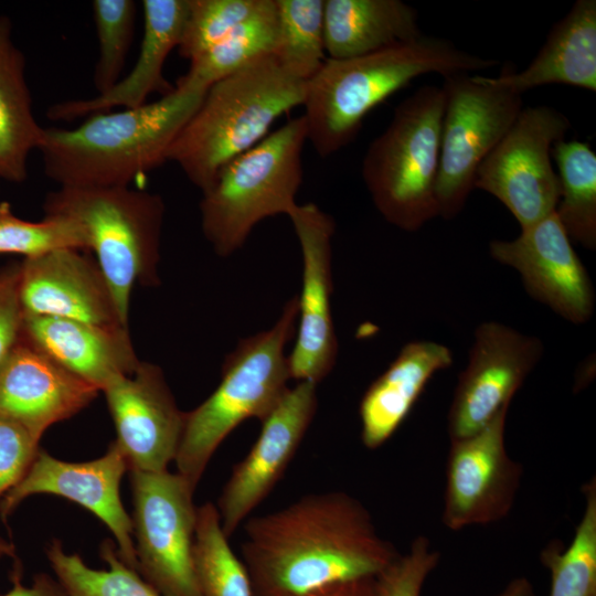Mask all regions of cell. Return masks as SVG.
<instances>
[{
	"label": "cell",
	"instance_id": "cell-28",
	"mask_svg": "<svg viewBox=\"0 0 596 596\" xmlns=\"http://www.w3.org/2000/svg\"><path fill=\"white\" fill-rule=\"evenodd\" d=\"M277 40L276 0L228 33L200 56L190 61L178 87L207 91L217 81L233 74L251 61L274 53Z\"/></svg>",
	"mask_w": 596,
	"mask_h": 596
},
{
	"label": "cell",
	"instance_id": "cell-24",
	"mask_svg": "<svg viewBox=\"0 0 596 596\" xmlns=\"http://www.w3.org/2000/svg\"><path fill=\"white\" fill-rule=\"evenodd\" d=\"M496 86L518 94L544 85L562 84L596 92V1L577 0L550 30L546 40L521 72L504 66Z\"/></svg>",
	"mask_w": 596,
	"mask_h": 596
},
{
	"label": "cell",
	"instance_id": "cell-9",
	"mask_svg": "<svg viewBox=\"0 0 596 596\" xmlns=\"http://www.w3.org/2000/svg\"><path fill=\"white\" fill-rule=\"evenodd\" d=\"M445 94L436 181L438 216L456 217L473 190L477 169L523 109L522 95L486 76H444Z\"/></svg>",
	"mask_w": 596,
	"mask_h": 596
},
{
	"label": "cell",
	"instance_id": "cell-42",
	"mask_svg": "<svg viewBox=\"0 0 596 596\" xmlns=\"http://www.w3.org/2000/svg\"><path fill=\"white\" fill-rule=\"evenodd\" d=\"M4 557L14 558L15 547L11 542L0 536V560Z\"/></svg>",
	"mask_w": 596,
	"mask_h": 596
},
{
	"label": "cell",
	"instance_id": "cell-32",
	"mask_svg": "<svg viewBox=\"0 0 596 596\" xmlns=\"http://www.w3.org/2000/svg\"><path fill=\"white\" fill-rule=\"evenodd\" d=\"M274 55L292 76L307 82L320 68L324 50V0H276Z\"/></svg>",
	"mask_w": 596,
	"mask_h": 596
},
{
	"label": "cell",
	"instance_id": "cell-34",
	"mask_svg": "<svg viewBox=\"0 0 596 596\" xmlns=\"http://www.w3.org/2000/svg\"><path fill=\"white\" fill-rule=\"evenodd\" d=\"M136 8L132 0H95L92 3L98 42L93 82L98 94L110 89L123 77L134 39Z\"/></svg>",
	"mask_w": 596,
	"mask_h": 596
},
{
	"label": "cell",
	"instance_id": "cell-40",
	"mask_svg": "<svg viewBox=\"0 0 596 596\" xmlns=\"http://www.w3.org/2000/svg\"><path fill=\"white\" fill-rule=\"evenodd\" d=\"M309 596H377L375 577L341 583Z\"/></svg>",
	"mask_w": 596,
	"mask_h": 596
},
{
	"label": "cell",
	"instance_id": "cell-12",
	"mask_svg": "<svg viewBox=\"0 0 596 596\" xmlns=\"http://www.w3.org/2000/svg\"><path fill=\"white\" fill-rule=\"evenodd\" d=\"M543 352L538 337L498 321L480 323L449 406L450 440L476 434L511 405Z\"/></svg>",
	"mask_w": 596,
	"mask_h": 596
},
{
	"label": "cell",
	"instance_id": "cell-37",
	"mask_svg": "<svg viewBox=\"0 0 596 596\" xmlns=\"http://www.w3.org/2000/svg\"><path fill=\"white\" fill-rule=\"evenodd\" d=\"M39 449V440L0 416V499L22 479Z\"/></svg>",
	"mask_w": 596,
	"mask_h": 596
},
{
	"label": "cell",
	"instance_id": "cell-27",
	"mask_svg": "<svg viewBox=\"0 0 596 596\" xmlns=\"http://www.w3.org/2000/svg\"><path fill=\"white\" fill-rule=\"evenodd\" d=\"M560 198L555 214L572 242L596 248V153L588 142L562 139L552 147Z\"/></svg>",
	"mask_w": 596,
	"mask_h": 596
},
{
	"label": "cell",
	"instance_id": "cell-33",
	"mask_svg": "<svg viewBox=\"0 0 596 596\" xmlns=\"http://www.w3.org/2000/svg\"><path fill=\"white\" fill-rule=\"evenodd\" d=\"M87 251L83 230L73 220L61 215H44L39 222L25 221L0 203V254L39 257L60 249Z\"/></svg>",
	"mask_w": 596,
	"mask_h": 596
},
{
	"label": "cell",
	"instance_id": "cell-22",
	"mask_svg": "<svg viewBox=\"0 0 596 596\" xmlns=\"http://www.w3.org/2000/svg\"><path fill=\"white\" fill-rule=\"evenodd\" d=\"M20 338L99 392L140 363L126 327L23 315Z\"/></svg>",
	"mask_w": 596,
	"mask_h": 596
},
{
	"label": "cell",
	"instance_id": "cell-30",
	"mask_svg": "<svg viewBox=\"0 0 596 596\" xmlns=\"http://www.w3.org/2000/svg\"><path fill=\"white\" fill-rule=\"evenodd\" d=\"M585 508L570 545L554 540L540 553L551 574L550 596H596V481L583 486Z\"/></svg>",
	"mask_w": 596,
	"mask_h": 596
},
{
	"label": "cell",
	"instance_id": "cell-4",
	"mask_svg": "<svg viewBox=\"0 0 596 596\" xmlns=\"http://www.w3.org/2000/svg\"><path fill=\"white\" fill-rule=\"evenodd\" d=\"M305 85L273 53L251 61L207 88L167 160L203 193L228 162L262 141L280 116L302 106Z\"/></svg>",
	"mask_w": 596,
	"mask_h": 596
},
{
	"label": "cell",
	"instance_id": "cell-36",
	"mask_svg": "<svg viewBox=\"0 0 596 596\" xmlns=\"http://www.w3.org/2000/svg\"><path fill=\"white\" fill-rule=\"evenodd\" d=\"M439 560V552L426 536L415 538L408 552L400 554L375 577L377 596H421Z\"/></svg>",
	"mask_w": 596,
	"mask_h": 596
},
{
	"label": "cell",
	"instance_id": "cell-35",
	"mask_svg": "<svg viewBox=\"0 0 596 596\" xmlns=\"http://www.w3.org/2000/svg\"><path fill=\"white\" fill-rule=\"evenodd\" d=\"M267 0H188V14L178 46L189 62L200 56L244 21L260 11Z\"/></svg>",
	"mask_w": 596,
	"mask_h": 596
},
{
	"label": "cell",
	"instance_id": "cell-17",
	"mask_svg": "<svg viewBox=\"0 0 596 596\" xmlns=\"http://www.w3.org/2000/svg\"><path fill=\"white\" fill-rule=\"evenodd\" d=\"M491 257L518 272L526 292L574 324L594 315L595 290L555 213L522 228L513 240L489 243Z\"/></svg>",
	"mask_w": 596,
	"mask_h": 596
},
{
	"label": "cell",
	"instance_id": "cell-38",
	"mask_svg": "<svg viewBox=\"0 0 596 596\" xmlns=\"http://www.w3.org/2000/svg\"><path fill=\"white\" fill-rule=\"evenodd\" d=\"M20 263L0 268V366L19 342L23 311L19 300Z\"/></svg>",
	"mask_w": 596,
	"mask_h": 596
},
{
	"label": "cell",
	"instance_id": "cell-13",
	"mask_svg": "<svg viewBox=\"0 0 596 596\" xmlns=\"http://www.w3.org/2000/svg\"><path fill=\"white\" fill-rule=\"evenodd\" d=\"M509 406L476 434L450 440L441 521L453 531L504 519L521 486L523 467L505 447Z\"/></svg>",
	"mask_w": 596,
	"mask_h": 596
},
{
	"label": "cell",
	"instance_id": "cell-29",
	"mask_svg": "<svg viewBox=\"0 0 596 596\" xmlns=\"http://www.w3.org/2000/svg\"><path fill=\"white\" fill-rule=\"evenodd\" d=\"M46 557L68 596H161L120 558L111 540L100 545L106 570L92 568L78 554L67 553L56 539L47 545Z\"/></svg>",
	"mask_w": 596,
	"mask_h": 596
},
{
	"label": "cell",
	"instance_id": "cell-25",
	"mask_svg": "<svg viewBox=\"0 0 596 596\" xmlns=\"http://www.w3.org/2000/svg\"><path fill=\"white\" fill-rule=\"evenodd\" d=\"M323 22L330 58L366 55L424 35L417 10L401 0H324Z\"/></svg>",
	"mask_w": 596,
	"mask_h": 596
},
{
	"label": "cell",
	"instance_id": "cell-10",
	"mask_svg": "<svg viewBox=\"0 0 596 596\" xmlns=\"http://www.w3.org/2000/svg\"><path fill=\"white\" fill-rule=\"evenodd\" d=\"M137 572L161 596H202L194 566L195 489L178 472H130Z\"/></svg>",
	"mask_w": 596,
	"mask_h": 596
},
{
	"label": "cell",
	"instance_id": "cell-20",
	"mask_svg": "<svg viewBox=\"0 0 596 596\" xmlns=\"http://www.w3.org/2000/svg\"><path fill=\"white\" fill-rule=\"evenodd\" d=\"M99 391L21 338L0 366V416L36 440L87 407Z\"/></svg>",
	"mask_w": 596,
	"mask_h": 596
},
{
	"label": "cell",
	"instance_id": "cell-15",
	"mask_svg": "<svg viewBox=\"0 0 596 596\" xmlns=\"http://www.w3.org/2000/svg\"><path fill=\"white\" fill-rule=\"evenodd\" d=\"M317 386L301 381L260 421L259 435L232 469L215 504L230 539L269 496L295 457L318 408Z\"/></svg>",
	"mask_w": 596,
	"mask_h": 596
},
{
	"label": "cell",
	"instance_id": "cell-2",
	"mask_svg": "<svg viewBox=\"0 0 596 596\" xmlns=\"http://www.w3.org/2000/svg\"><path fill=\"white\" fill-rule=\"evenodd\" d=\"M206 91L178 87L136 108L94 114L72 129L44 128V174L67 188L130 187L167 160Z\"/></svg>",
	"mask_w": 596,
	"mask_h": 596
},
{
	"label": "cell",
	"instance_id": "cell-39",
	"mask_svg": "<svg viewBox=\"0 0 596 596\" xmlns=\"http://www.w3.org/2000/svg\"><path fill=\"white\" fill-rule=\"evenodd\" d=\"M0 596H68L61 583L46 573H39L34 576L30 586H25L21 581L19 567L13 571L12 587Z\"/></svg>",
	"mask_w": 596,
	"mask_h": 596
},
{
	"label": "cell",
	"instance_id": "cell-23",
	"mask_svg": "<svg viewBox=\"0 0 596 596\" xmlns=\"http://www.w3.org/2000/svg\"><path fill=\"white\" fill-rule=\"evenodd\" d=\"M453 351L429 340L407 342L364 392L360 405L361 441L383 446L404 423L434 375L450 368Z\"/></svg>",
	"mask_w": 596,
	"mask_h": 596
},
{
	"label": "cell",
	"instance_id": "cell-19",
	"mask_svg": "<svg viewBox=\"0 0 596 596\" xmlns=\"http://www.w3.org/2000/svg\"><path fill=\"white\" fill-rule=\"evenodd\" d=\"M82 249H60L20 262L23 315L126 327L96 259Z\"/></svg>",
	"mask_w": 596,
	"mask_h": 596
},
{
	"label": "cell",
	"instance_id": "cell-6",
	"mask_svg": "<svg viewBox=\"0 0 596 596\" xmlns=\"http://www.w3.org/2000/svg\"><path fill=\"white\" fill-rule=\"evenodd\" d=\"M44 215L73 220L95 254L123 322L129 324L136 285L158 287L166 206L159 194L130 187H57L43 202Z\"/></svg>",
	"mask_w": 596,
	"mask_h": 596
},
{
	"label": "cell",
	"instance_id": "cell-41",
	"mask_svg": "<svg viewBox=\"0 0 596 596\" xmlns=\"http://www.w3.org/2000/svg\"><path fill=\"white\" fill-rule=\"evenodd\" d=\"M493 596H535L532 583L526 577L510 581L503 589Z\"/></svg>",
	"mask_w": 596,
	"mask_h": 596
},
{
	"label": "cell",
	"instance_id": "cell-8",
	"mask_svg": "<svg viewBox=\"0 0 596 596\" xmlns=\"http://www.w3.org/2000/svg\"><path fill=\"white\" fill-rule=\"evenodd\" d=\"M307 129L301 116L228 162L200 202L201 228L216 255L228 257L263 220L298 204Z\"/></svg>",
	"mask_w": 596,
	"mask_h": 596
},
{
	"label": "cell",
	"instance_id": "cell-7",
	"mask_svg": "<svg viewBox=\"0 0 596 596\" xmlns=\"http://www.w3.org/2000/svg\"><path fill=\"white\" fill-rule=\"evenodd\" d=\"M445 94L425 85L403 99L392 120L369 145L361 175L390 224L415 232L438 216L436 181Z\"/></svg>",
	"mask_w": 596,
	"mask_h": 596
},
{
	"label": "cell",
	"instance_id": "cell-11",
	"mask_svg": "<svg viewBox=\"0 0 596 596\" xmlns=\"http://www.w3.org/2000/svg\"><path fill=\"white\" fill-rule=\"evenodd\" d=\"M571 129L550 106L523 107L507 134L477 169L473 189L498 199L521 230L555 212L560 198L551 151Z\"/></svg>",
	"mask_w": 596,
	"mask_h": 596
},
{
	"label": "cell",
	"instance_id": "cell-1",
	"mask_svg": "<svg viewBox=\"0 0 596 596\" xmlns=\"http://www.w3.org/2000/svg\"><path fill=\"white\" fill-rule=\"evenodd\" d=\"M242 526L240 557L254 596H309L374 578L400 555L366 507L340 490L305 494Z\"/></svg>",
	"mask_w": 596,
	"mask_h": 596
},
{
	"label": "cell",
	"instance_id": "cell-26",
	"mask_svg": "<svg viewBox=\"0 0 596 596\" xmlns=\"http://www.w3.org/2000/svg\"><path fill=\"white\" fill-rule=\"evenodd\" d=\"M44 136L33 114L25 79V60L11 35V22L0 17V179L21 183L28 158Z\"/></svg>",
	"mask_w": 596,
	"mask_h": 596
},
{
	"label": "cell",
	"instance_id": "cell-21",
	"mask_svg": "<svg viewBox=\"0 0 596 596\" xmlns=\"http://www.w3.org/2000/svg\"><path fill=\"white\" fill-rule=\"evenodd\" d=\"M143 31L137 61L128 75L110 89L88 99L58 102L46 111L51 120L72 121L116 108H136L152 93L162 96L174 89L163 75L172 50L178 49L187 14L188 0H143Z\"/></svg>",
	"mask_w": 596,
	"mask_h": 596
},
{
	"label": "cell",
	"instance_id": "cell-3",
	"mask_svg": "<svg viewBox=\"0 0 596 596\" xmlns=\"http://www.w3.org/2000/svg\"><path fill=\"white\" fill-rule=\"evenodd\" d=\"M498 64L458 49L453 42L419 39L366 55L330 58L305 85L302 117L307 141L327 158L351 143L364 118L413 79L483 71Z\"/></svg>",
	"mask_w": 596,
	"mask_h": 596
},
{
	"label": "cell",
	"instance_id": "cell-31",
	"mask_svg": "<svg viewBox=\"0 0 596 596\" xmlns=\"http://www.w3.org/2000/svg\"><path fill=\"white\" fill-rule=\"evenodd\" d=\"M228 540L215 503L198 507L193 554L202 596H254L248 573Z\"/></svg>",
	"mask_w": 596,
	"mask_h": 596
},
{
	"label": "cell",
	"instance_id": "cell-5",
	"mask_svg": "<svg viewBox=\"0 0 596 596\" xmlns=\"http://www.w3.org/2000/svg\"><path fill=\"white\" fill-rule=\"evenodd\" d=\"M297 312L296 296L272 328L240 340L224 359L216 389L184 413L173 462L194 489L223 440L243 422L263 421L289 389L285 349L295 334Z\"/></svg>",
	"mask_w": 596,
	"mask_h": 596
},
{
	"label": "cell",
	"instance_id": "cell-18",
	"mask_svg": "<svg viewBox=\"0 0 596 596\" xmlns=\"http://www.w3.org/2000/svg\"><path fill=\"white\" fill-rule=\"evenodd\" d=\"M102 392L116 429L114 443L128 470H167L178 453L185 412L179 408L162 369L140 361L134 373Z\"/></svg>",
	"mask_w": 596,
	"mask_h": 596
},
{
	"label": "cell",
	"instance_id": "cell-16",
	"mask_svg": "<svg viewBox=\"0 0 596 596\" xmlns=\"http://www.w3.org/2000/svg\"><path fill=\"white\" fill-rule=\"evenodd\" d=\"M128 470L116 444L93 460L70 462L40 447L22 479L0 499V517L9 518L29 497L52 494L88 510L111 532L120 558L137 571L132 521L121 498L120 482Z\"/></svg>",
	"mask_w": 596,
	"mask_h": 596
},
{
	"label": "cell",
	"instance_id": "cell-14",
	"mask_svg": "<svg viewBox=\"0 0 596 596\" xmlns=\"http://www.w3.org/2000/svg\"><path fill=\"white\" fill-rule=\"evenodd\" d=\"M302 256L301 290L297 296V338L287 355L290 379L315 384L334 368L338 339L331 295L333 217L315 203L297 204L288 215Z\"/></svg>",
	"mask_w": 596,
	"mask_h": 596
}]
</instances>
